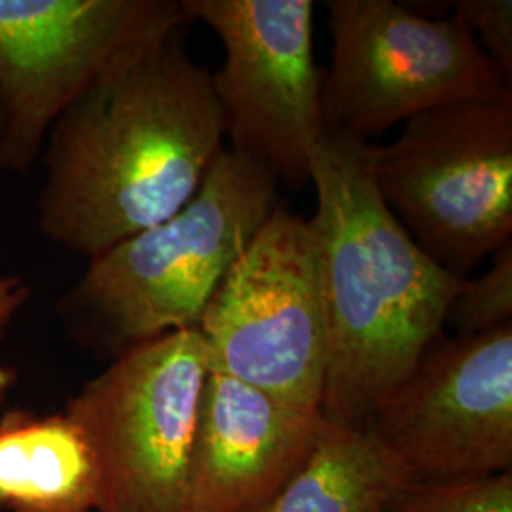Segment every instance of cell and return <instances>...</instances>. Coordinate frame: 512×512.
Instances as JSON below:
<instances>
[{
  "instance_id": "7c38bea8",
  "label": "cell",
  "mask_w": 512,
  "mask_h": 512,
  "mask_svg": "<svg viewBox=\"0 0 512 512\" xmlns=\"http://www.w3.org/2000/svg\"><path fill=\"white\" fill-rule=\"evenodd\" d=\"M97 469L67 414H0V512H92Z\"/></svg>"
},
{
  "instance_id": "52a82bcc",
  "label": "cell",
  "mask_w": 512,
  "mask_h": 512,
  "mask_svg": "<svg viewBox=\"0 0 512 512\" xmlns=\"http://www.w3.org/2000/svg\"><path fill=\"white\" fill-rule=\"evenodd\" d=\"M332 37L323 74L325 131L365 141L408 118L512 88L458 19L391 0H327Z\"/></svg>"
},
{
  "instance_id": "ba28073f",
  "label": "cell",
  "mask_w": 512,
  "mask_h": 512,
  "mask_svg": "<svg viewBox=\"0 0 512 512\" xmlns=\"http://www.w3.org/2000/svg\"><path fill=\"white\" fill-rule=\"evenodd\" d=\"M188 23L183 0H0V167L25 171L93 82Z\"/></svg>"
},
{
  "instance_id": "277c9868",
  "label": "cell",
  "mask_w": 512,
  "mask_h": 512,
  "mask_svg": "<svg viewBox=\"0 0 512 512\" xmlns=\"http://www.w3.org/2000/svg\"><path fill=\"white\" fill-rule=\"evenodd\" d=\"M380 198L425 255L459 279L512 239V88L425 110L368 145Z\"/></svg>"
},
{
  "instance_id": "3957f363",
  "label": "cell",
  "mask_w": 512,
  "mask_h": 512,
  "mask_svg": "<svg viewBox=\"0 0 512 512\" xmlns=\"http://www.w3.org/2000/svg\"><path fill=\"white\" fill-rule=\"evenodd\" d=\"M275 207L272 171L226 148L181 211L90 258L63 310L118 353L198 329L220 281Z\"/></svg>"
},
{
  "instance_id": "9a60e30c",
  "label": "cell",
  "mask_w": 512,
  "mask_h": 512,
  "mask_svg": "<svg viewBox=\"0 0 512 512\" xmlns=\"http://www.w3.org/2000/svg\"><path fill=\"white\" fill-rule=\"evenodd\" d=\"M384 512H512V475L412 482Z\"/></svg>"
},
{
  "instance_id": "5b68a950",
  "label": "cell",
  "mask_w": 512,
  "mask_h": 512,
  "mask_svg": "<svg viewBox=\"0 0 512 512\" xmlns=\"http://www.w3.org/2000/svg\"><path fill=\"white\" fill-rule=\"evenodd\" d=\"M209 374L198 329L118 353L74 397L67 416L97 469V512H186Z\"/></svg>"
},
{
  "instance_id": "7a4b0ae2",
  "label": "cell",
  "mask_w": 512,
  "mask_h": 512,
  "mask_svg": "<svg viewBox=\"0 0 512 512\" xmlns=\"http://www.w3.org/2000/svg\"><path fill=\"white\" fill-rule=\"evenodd\" d=\"M310 183L327 321L321 416L365 427L439 340L465 279L444 272L393 217L365 141L325 131Z\"/></svg>"
},
{
  "instance_id": "30bf717a",
  "label": "cell",
  "mask_w": 512,
  "mask_h": 512,
  "mask_svg": "<svg viewBox=\"0 0 512 512\" xmlns=\"http://www.w3.org/2000/svg\"><path fill=\"white\" fill-rule=\"evenodd\" d=\"M366 427L410 482L475 480L512 467V323L437 340Z\"/></svg>"
},
{
  "instance_id": "e0dca14e",
  "label": "cell",
  "mask_w": 512,
  "mask_h": 512,
  "mask_svg": "<svg viewBox=\"0 0 512 512\" xmlns=\"http://www.w3.org/2000/svg\"><path fill=\"white\" fill-rule=\"evenodd\" d=\"M29 298V287L19 277H0V338L12 317ZM16 382V372L0 365V408Z\"/></svg>"
},
{
  "instance_id": "8fae6325",
  "label": "cell",
  "mask_w": 512,
  "mask_h": 512,
  "mask_svg": "<svg viewBox=\"0 0 512 512\" xmlns=\"http://www.w3.org/2000/svg\"><path fill=\"white\" fill-rule=\"evenodd\" d=\"M325 418L211 370L186 512H262L308 458Z\"/></svg>"
},
{
  "instance_id": "4fadbf2b",
  "label": "cell",
  "mask_w": 512,
  "mask_h": 512,
  "mask_svg": "<svg viewBox=\"0 0 512 512\" xmlns=\"http://www.w3.org/2000/svg\"><path fill=\"white\" fill-rule=\"evenodd\" d=\"M412 484L368 427L325 420L308 458L262 512H384Z\"/></svg>"
},
{
  "instance_id": "9c48e42d",
  "label": "cell",
  "mask_w": 512,
  "mask_h": 512,
  "mask_svg": "<svg viewBox=\"0 0 512 512\" xmlns=\"http://www.w3.org/2000/svg\"><path fill=\"white\" fill-rule=\"evenodd\" d=\"M190 21L220 38L224 63L211 73L230 152L272 171L277 184L310 183L325 135L323 73L313 55L311 0H183Z\"/></svg>"
},
{
  "instance_id": "2e32d148",
  "label": "cell",
  "mask_w": 512,
  "mask_h": 512,
  "mask_svg": "<svg viewBox=\"0 0 512 512\" xmlns=\"http://www.w3.org/2000/svg\"><path fill=\"white\" fill-rule=\"evenodd\" d=\"M454 6V18L469 29L499 73L512 84L511 0H459Z\"/></svg>"
},
{
  "instance_id": "5bb4252c",
  "label": "cell",
  "mask_w": 512,
  "mask_h": 512,
  "mask_svg": "<svg viewBox=\"0 0 512 512\" xmlns=\"http://www.w3.org/2000/svg\"><path fill=\"white\" fill-rule=\"evenodd\" d=\"M446 323L458 338L484 334L512 323V239L492 255V266L475 279H465Z\"/></svg>"
},
{
  "instance_id": "8992f818",
  "label": "cell",
  "mask_w": 512,
  "mask_h": 512,
  "mask_svg": "<svg viewBox=\"0 0 512 512\" xmlns=\"http://www.w3.org/2000/svg\"><path fill=\"white\" fill-rule=\"evenodd\" d=\"M198 332L211 370L321 412L327 321L311 219L277 205L220 281Z\"/></svg>"
},
{
  "instance_id": "6da1fadb",
  "label": "cell",
  "mask_w": 512,
  "mask_h": 512,
  "mask_svg": "<svg viewBox=\"0 0 512 512\" xmlns=\"http://www.w3.org/2000/svg\"><path fill=\"white\" fill-rule=\"evenodd\" d=\"M184 29L103 74L50 129L40 228L67 251L93 258L173 217L226 150Z\"/></svg>"
}]
</instances>
